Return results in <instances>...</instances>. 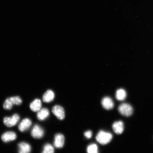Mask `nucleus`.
I'll return each mask as SVG.
<instances>
[{
	"instance_id": "obj_10",
	"label": "nucleus",
	"mask_w": 153,
	"mask_h": 153,
	"mask_svg": "<svg viewBox=\"0 0 153 153\" xmlns=\"http://www.w3.org/2000/svg\"><path fill=\"white\" fill-rule=\"evenodd\" d=\"M18 153H30L31 151V147L28 143L22 142L19 143Z\"/></svg>"
},
{
	"instance_id": "obj_7",
	"label": "nucleus",
	"mask_w": 153,
	"mask_h": 153,
	"mask_svg": "<svg viewBox=\"0 0 153 153\" xmlns=\"http://www.w3.org/2000/svg\"><path fill=\"white\" fill-rule=\"evenodd\" d=\"M32 124V121L29 118H24L19 124L18 126L19 129L21 132L27 131L29 128H30Z\"/></svg>"
},
{
	"instance_id": "obj_1",
	"label": "nucleus",
	"mask_w": 153,
	"mask_h": 153,
	"mask_svg": "<svg viewBox=\"0 0 153 153\" xmlns=\"http://www.w3.org/2000/svg\"><path fill=\"white\" fill-rule=\"evenodd\" d=\"M113 138L112 134L103 131H99L96 137L97 142L103 145L109 143Z\"/></svg>"
},
{
	"instance_id": "obj_17",
	"label": "nucleus",
	"mask_w": 153,
	"mask_h": 153,
	"mask_svg": "<svg viewBox=\"0 0 153 153\" xmlns=\"http://www.w3.org/2000/svg\"><path fill=\"white\" fill-rule=\"evenodd\" d=\"M54 149L52 145L47 143L44 146L43 151L42 153H54Z\"/></svg>"
},
{
	"instance_id": "obj_14",
	"label": "nucleus",
	"mask_w": 153,
	"mask_h": 153,
	"mask_svg": "<svg viewBox=\"0 0 153 153\" xmlns=\"http://www.w3.org/2000/svg\"><path fill=\"white\" fill-rule=\"evenodd\" d=\"M55 94L51 90H48L43 95V100L45 102H51L54 99Z\"/></svg>"
},
{
	"instance_id": "obj_9",
	"label": "nucleus",
	"mask_w": 153,
	"mask_h": 153,
	"mask_svg": "<svg viewBox=\"0 0 153 153\" xmlns=\"http://www.w3.org/2000/svg\"><path fill=\"white\" fill-rule=\"evenodd\" d=\"M101 104L103 108L107 110L112 109L114 106L113 101L109 97H105L103 98Z\"/></svg>"
},
{
	"instance_id": "obj_15",
	"label": "nucleus",
	"mask_w": 153,
	"mask_h": 153,
	"mask_svg": "<svg viewBox=\"0 0 153 153\" xmlns=\"http://www.w3.org/2000/svg\"><path fill=\"white\" fill-rule=\"evenodd\" d=\"M127 97V93L124 89H120L116 91V98L119 101H123Z\"/></svg>"
},
{
	"instance_id": "obj_16",
	"label": "nucleus",
	"mask_w": 153,
	"mask_h": 153,
	"mask_svg": "<svg viewBox=\"0 0 153 153\" xmlns=\"http://www.w3.org/2000/svg\"><path fill=\"white\" fill-rule=\"evenodd\" d=\"M87 153H99L98 147L95 143H91L88 146Z\"/></svg>"
},
{
	"instance_id": "obj_11",
	"label": "nucleus",
	"mask_w": 153,
	"mask_h": 153,
	"mask_svg": "<svg viewBox=\"0 0 153 153\" xmlns=\"http://www.w3.org/2000/svg\"><path fill=\"white\" fill-rule=\"evenodd\" d=\"M112 129L116 134H122L124 130L123 122L120 120L114 122L112 125Z\"/></svg>"
},
{
	"instance_id": "obj_4",
	"label": "nucleus",
	"mask_w": 153,
	"mask_h": 153,
	"mask_svg": "<svg viewBox=\"0 0 153 153\" xmlns=\"http://www.w3.org/2000/svg\"><path fill=\"white\" fill-rule=\"evenodd\" d=\"M45 134L44 130L41 126L36 124L33 126L31 132L32 136L34 138L40 139Z\"/></svg>"
},
{
	"instance_id": "obj_19",
	"label": "nucleus",
	"mask_w": 153,
	"mask_h": 153,
	"mask_svg": "<svg viewBox=\"0 0 153 153\" xmlns=\"http://www.w3.org/2000/svg\"><path fill=\"white\" fill-rule=\"evenodd\" d=\"M11 102L13 105H20L22 104V100L21 97L19 96H15L10 97Z\"/></svg>"
},
{
	"instance_id": "obj_8",
	"label": "nucleus",
	"mask_w": 153,
	"mask_h": 153,
	"mask_svg": "<svg viewBox=\"0 0 153 153\" xmlns=\"http://www.w3.org/2000/svg\"><path fill=\"white\" fill-rule=\"evenodd\" d=\"M17 138L16 133L14 131H9L3 134L1 137L2 140L5 143L14 141Z\"/></svg>"
},
{
	"instance_id": "obj_3",
	"label": "nucleus",
	"mask_w": 153,
	"mask_h": 153,
	"mask_svg": "<svg viewBox=\"0 0 153 153\" xmlns=\"http://www.w3.org/2000/svg\"><path fill=\"white\" fill-rule=\"evenodd\" d=\"M20 120V116L16 114L10 117H5L3 119V123L7 127H11L16 125Z\"/></svg>"
},
{
	"instance_id": "obj_12",
	"label": "nucleus",
	"mask_w": 153,
	"mask_h": 153,
	"mask_svg": "<svg viewBox=\"0 0 153 153\" xmlns=\"http://www.w3.org/2000/svg\"><path fill=\"white\" fill-rule=\"evenodd\" d=\"M42 106L41 101L39 99H37L30 103V108L32 111L38 112L41 109Z\"/></svg>"
},
{
	"instance_id": "obj_5",
	"label": "nucleus",
	"mask_w": 153,
	"mask_h": 153,
	"mask_svg": "<svg viewBox=\"0 0 153 153\" xmlns=\"http://www.w3.org/2000/svg\"><path fill=\"white\" fill-rule=\"evenodd\" d=\"M52 112L54 115L59 120H62L65 117L64 108L60 105H55L52 108Z\"/></svg>"
},
{
	"instance_id": "obj_20",
	"label": "nucleus",
	"mask_w": 153,
	"mask_h": 153,
	"mask_svg": "<svg viewBox=\"0 0 153 153\" xmlns=\"http://www.w3.org/2000/svg\"><path fill=\"white\" fill-rule=\"evenodd\" d=\"M92 132L91 131H88L85 132L84 133V135L86 138L89 139L91 138L92 136Z\"/></svg>"
},
{
	"instance_id": "obj_13",
	"label": "nucleus",
	"mask_w": 153,
	"mask_h": 153,
	"mask_svg": "<svg viewBox=\"0 0 153 153\" xmlns=\"http://www.w3.org/2000/svg\"><path fill=\"white\" fill-rule=\"evenodd\" d=\"M50 114L47 108H41L37 114V118L38 120L42 121L46 119L48 117Z\"/></svg>"
},
{
	"instance_id": "obj_18",
	"label": "nucleus",
	"mask_w": 153,
	"mask_h": 153,
	"mask_svg": "<svg viewBox=\"0 0 153 153\" xmlns=\"http://www.w3.org/2000/svg\"><path fill=\"white\" fill-rule=\"evenodd\" d=\"M13 104L11 102L10 97L6 99L3 104V108L5 110H10L12 108Z\"/></svg>"
},
{
	"instance_id": "obj_6",
	"label": "nucleus",
	"mask_w": 153,
	"mask_h": 153,
	"mask_svg": "<svg viewBox=\"0 0 153 153\" xmlns=\"http://www.w3.org/2000/svg\"><path fill=\"white\" fill-rule=\"evenodd\" d=\"M65 137L62 134H57L55 136L53 145L55 148L58 149L62 148L64 145Z\"/></svg>"
},
{
	"instance_id": "obj_2",
	"label": "nucleus",
	"mask_w": 153,
	"mask_h": 153,
	"mask_svg": "<svg viewBox=\"0 0 153 153\" xmlns=\"http://www.w3.org/2000/svg\"><path fill=\"white\" fill-rule=\"evenodd\" d=\"M118 110L122 115L129 117L133 113V108L131 105L127 103H123L118 107Z\"/></svg>"
}]
</instances>
